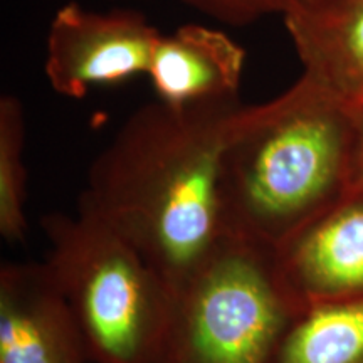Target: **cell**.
<instances>
[{
  "label": "cell",
  "mask_w": 363,
  "mask_h": 363,
  "mask_svg": "<svg viewBox=\"0 0 363 363\" xmlns=\"http://www.w3.org/2000/svg\"><path fill=\"white\" fill-rule=\"evenodd\" d=\"M45 264L65 294L91 363H162L175 289L111 225L78 208L40 220Z\"/></svg>",
  "instance_id": "obj_3"
},
{
  "label": "cell",
  "mask_w": 363,
  "mask_h": 363,
  "mask_svg": "<svg viewBox=\"0 0 363 363\" xmlns=\"http://www.w3.org/2000/svg\"><path fill=\"white\" fill-rule=\"evenodd\" d=\"M0 363H91L45 261L0 267Z\"/></svg>",
  "instance_id": "obj_7"
},
{
  "label": "cell",
  "mask_w": 363,
  "mask_h": 363,
  "mask_svg": "<svg viewBox=\"0 0 363 363\" xmlns=\"http://www.w3.org/2000/svg\"><path fill=\"white\" fill-rule=\"evenodd\" d=\"M355 120V150H353V184L363 192V111H352Z\"/></svg>",
  "instance_id": "obj_13"
},
{
  "label": "cell",
  "mask_w": 363,
  "mask_h": 363,
  "mask_svg": "<svg viewBox=\"0 0 363 363\" xmlns=\"http://www.w3.org/2000/svg\"><path fill=\"white\" fill-rule=\"evenodd\" d=\"M217 22L246 27L267 16H284L298 0H180Z\"/></svg>",
  "instance_id": "obj_12"
},
{
  "label": "cell",
  "mask_w": 363,
  "mask_h": 363,
  "mask_svg": "<svg viewBox=\"0 0 363 363\" xmlns=\"http://www.w3.org/2000/svg\"><path fill=\"white\" fill-rule=\"evenodd\" d=\"M249 104H143L88 170L78 208L128 239L177 288L220 239L219 180L225 150Z\"/></svg>",
  "instance_id": "obj_1"
},
{
  "label": "cell",
  "mask_w": 363,
  "mask_h": 363,
  "mask_svg": "<svg viewBox=\"0 0 363 363\" xmlns=\"http://www.w3.org/2000/svg\"><path fill=\"white\" fill-rule=\"evenodd\" d=\"M281 284L305 310L363 296V192L353 189L274 252Z\"/></svg>",
  "instance_id": "obj_6"
},
{
  "label": "cell",
  "mask_w": 363,
  "mask_h": 363,
  "mask_svg": "<svg viewBox=\"0 0 363 363\" xmlns=\"http://www.w3.org/2000/svg\"><path fill=\"white\" fill-rule=\"evenodd\" d=\"M162 34L131 9L59 7L45 38L44 74L59 96L79 99L93 88L148 74Z\"/></svg>",
  "instance_id": "obj_5"
},
{
  "label": "cell",
  "mask_w": 363,
  "mask_h": 363,
  "mask_svg": "<svg viewBox=\"0 0 363 363\" xmlns=\"http://www.w3.org/2000/svg\"><path fill=\"white\" fill-rule=\"evenodd\" d=\"M26 116L21 99L0 98V234L22 244L27 234V170L24 162Z\"/></svg>",
  "instance_id": "obj_11"
},
{
  "label": "cell",
  "mask_w": 363,
  "mask_h": 363,
  "mask_svg": "<svg viewBox=\"0 0 363 363\" xmlns=\"http://www.w3.org/2000/svg\"><path fill=\"white\" fill-rule=\"evenodd\" d=\"M283 19L303 74L348 111H363V0H298Z\"/></svg>",
  "instance_id": "obj_8"
},
{
  "label": "cell",
  "mask_w": 363,
  "mask_h": 363,
  "mask_svg": "<svg viewBox=\"0 0 363 363\" xmlns=\"http://www.w3.org/2000/svg\"><path fill=\"white\" fill-rule=\"evenodd\" d=\"M353 150V113L305 74L249 104L222 160L220 235L276 252L355 189Z\"/></svg>",
  "instance_id": "obj_2"
},
{
  "label": "cell",
  "mask_w": 363,
  "mask_h": 363,
  "mask_svg": "<svg viewBox=\"0 0 363 363\" xmlns=\"http://www.w3.org/2000/svg\"><path fill=\"white\" fill-rule=\"evenodd\" d=\"M246 49L224 30L185 24L158 40L148 79L158 101L182 106L239 98Z\"/></svg>",
  "instance_id": "obj_9"
},
{
  "label": "cell",
  "mask_w": 363,
  "mask_h": 363,
  "mask_svg": "<svg viewBox=\"0 0 363 363\" xmlns=\"http://www.w3.org/2000/svg\"><path fill=\"white\" fill-rule=\"evenodd\" d=\"M274 363H363V296L306 306L289 325Z\"/></svg>",
  "instance_id": "obj_10"
},
{
  "label": "cell",
  "mask_w": 363,
  "mask_h": 363,
  "mask_svg": "<svg viewBox=\"0 0 363 363\" xmlns=\"http://www.w3.org/2000/svg\"><path fill=\"white\" fill-rule=\"evenodd\" d=\"M301 311L281 284L274 251L222 234L175 288L162 363H274Z\"/></svg>",
  "instance_id": "obj_4"
}]
</instances>
